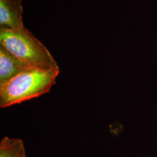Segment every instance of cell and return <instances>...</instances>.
<instances>
[{"label": "cell", "instance_id": "cell-2", "mask_svg": "<svg viewBox=\"0 0 157 157\" xmlns=\"http://www.w3.org/2000/svg\"><path fill=\"white\" fill-rule=\"evenodd\" d=\"M0 45L30 67L43 71L59 67L50 52L25 27L1 30Z\"/></svg>", "mask_w": 157, "mask_h": 157}, {"label": "cell", "instance_id": "cell-5", "mask_svg": "<svg viewBox=\"0 0 157 157\" xmlns=\"http://www.w3.org/2000/svg\"><path fill=\"white\" fill-rule=\"evenodd\" d=\"M0 157H26L23 141L4 137L0 143Z\"/></svg>", "mask_w": 157, "mask_h": 157}, {"label": "cell", "instance_id": "cell-3", "mask_svg": "<svg viewBox=\"0 0 157 157\" xmlns=\"http://www.w3.org/2000/svg\"><path fill=\"white\" fill-rule=\"evenodd\" d=\"M22 0H0V31L24 28Z\"/></svg>", "mask_w": 157, "mask_h": 157}, {"label": "cell", "instance_id": "cell-4", "mask_svg": "<svg viewBox=\"0 0 157 157\" xmlns=\"http://www.w3.org/2000/svg\"><path fill=\"white\" fill-rule=\"evenodd\" d=\"M32 68L0 45V86Z\"/></svg>", "mask_w": 157, "mask_h": 157}, {"label": "cell", "instance_id": "cell-1", "mask_svg": "<svg viewBox=\"0 0 157 157\" xmlns=\"http://www.w3.org/2000/svg\"><path fill=\"white\" fill-rule=\"evenodd\" d=\"M59 73V67L48 71L32 68L20 73L0 86V107L20 104L49 92Z\"/></svg>", "mask_w": 157, "mask_h": 157}]
</instances>
